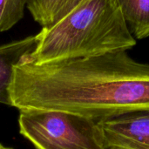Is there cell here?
<instances>
[{"label":"cell","instance_id":"1","mask_svg":"<svg viewBox=\"0 0 149 149\" xmlns=\"http://www.w3.org/2000/svg\"><path fill=\"white\" fill-rule=\"evenodd\" d=\"M11 107L56 110L96 121L149 110V63L127 51L35 64L23 58L14 67Z\"/></svg>","mask_w":149,"mask_h":149},{"label":"cell","instance_id":"2","mask_svg":"<svg viewBox=\"0 0 149 149\" xmlns=\"http://www.w3.org/2000/svg\"><path fill=\"white\" fill-rule=\"evenodd\" d=\"M38 44L25 60L43 64L89 58L136 45L115 0H82L70 13L37 34Z\"/></svg>","mask_w":149,"mask_h":149},{"label":"cell","instance_id":"3","mask_svg":"<svg viewBox=\"0 0 149 149\" xmlns=\"http://www.w3.org/2000/svg\"><path fill=\"white\" fill-rule=\"evenodd\" d=\"M18 127L35 149H107L97 121L72 113L19 110Z\"/></svg>","mask_w":149,"mask_h":149},{"label":"cell","instance_id":"4","mask_svg":"<svg viewBox=\"0 0 149 149\" xmlns=\"http://www.w3.org/2000/svg\"><path fill=\"white\" fill-rule=\"evenodd\" d=\"M97 125L107 149H149V110L105 118Z\"/></svg>","mask_w":149,"mask_h":149},{"label":"cell","instance_id":"5","mask_svg":"<svg viewBox=\"0 0 149 149\" xmlns=\"http://www.w3.org/2000/svg\"><path fill=\"white\" fill-rule=\"evenodd\" d=\"M37 44L36 34L0 45V104L11 107L10 86L14 67L24 56L33 51Z\"/></svg>","mask_w":149,"mask_h":149},{"label":"cell","instance_id":"6","mask_svg":"<svg viewBox=\"0 0 149 149\" xmlns=\"http://www.w3.org/2000/svg\"><path fill=\"white\" fill-rule=\"evenodd\" d=\"M82 0H29L27 8L33 19L42 28H50L68 13Z\"/></svg>","mask_w":149,"mask_h":149},{"label":"cell","instance_id":"7","mask_svg":"<svg viewBox=\"0 0 149 149\" xmlns=\"http://www.w3.org/2000/svg\"><path fill=\"white\" fill-rule=\"evenodd\" d=\"M137 39L149 37V0H115Z\"/></svg>","mask_w":149,"mask_h":149},{"label":"cell","instance_id":"8","mask_svg":"<svg viewBox=\"0 0 149 149\" xmlns=\"http://www.w3.org/2000/svg\"><path fill=\"white\" fill-rule=\"evenodd\" d=\"M29 0H0V32L11 29L24 14Z\"/></svg>","mask_w":149,"mask_h":149},{"label":"cell","instance_id":"9","mask_svg":"<svg viewBox=\"0 0 149 149\" xmlns=\"http://www.w3.org/2000/svg\"><path fill=\"white\" fill-rule=\"evenodd\" d=\"M0 149H13L12 148H10V147H7V146H4L3 144L0 143Z\"/></svg>","mask_w":149,"mask_h":149},{"label":"cell","instance_id":"10","mask_svg":"<svg viewBox=\"0 0 149 149\" xmlns=\"http://www.w3.org/2000/svg\"><path fill=\"white\" fill-rule=\"evenodd\" d=\"M108 149H125V148H111Z\"/></svg>","mask_w":149,"mask_h":149}]
</instances>
